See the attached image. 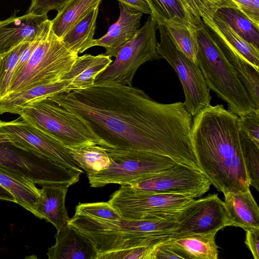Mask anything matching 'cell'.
<instances>
[{
  "label": "cell",
  "instance_id": "obj_1",
  "mask_svg": "<svg viewBox=\"0 0 259 259\" xmlns=\"http://www.w3.org/2000/svg\"><path fill=\"white\" fill-rule=\"evenodd\" d=\"M50 99L84 121L107 148L153 153L200 171L184 103L164 104L139 88L94 84Z\"/></svg>",
  "mask_w": 259,
  "mask_h": 259
},
{
  "label": "cell",
  "instance_id": "obj_2",
  "mask_svg": "<svg viewBox=\"0 0 259 259\" xmlns=\"http://www.w3.org/2000/svg\"><path fill=\"white\" fill-rule=\"evenodd\" d=\"M191 141L201 171L218 191L249 189L238 115L210 105L194 117Z\"/></svg>",
  "mask_w": 259,
  "mask_h": 259
},
{
  "label": "cell",
  "instance_id": "obj_3",
  "mask_svg": "<svg viewBox=\"0 0 259 259\" xmlns=\"http://www.w3.org/2000/svg\"><path fill=\"white\" fill-rule=\"evenodd\" d=\"M176 215L153 220L122 218L112 221L75 213L67 225L88 239L100 254L153 246L168 240L176 234Z\"/></svg>",
  "mask_w": 259,
  "mask_h": 259
},
{
  "label": "cell",
  "instance_id": "obj_4",
  "mask_svg": "<svg viewBox=\"0 0 259 259\" xmlns=\"http://www.w3.org/2000/svg\"><path fill=\"white\" fill-rule=\"evenodd\" d=\"M197 63L209 88L228 105V110L240 116L256 110L236 72L212 34L202 21L196 26Z\"/></svg>",
  "mask_w": 259,
  "mask_h": 259
},
{
  "label": "cell",
  "instance_id": "obj_5",
  "mask_svg": "<svg viewBox=\"0 0 259 259\" xmlns=\"http://www.w3.org/2000/svg\"><path fill=\"white\" fill-rule=\"evenodd\" d=\"M77 56L54 34L51 26L25 64L13 74L7 96L61 80Z\"/></svg>",
  "mask_w": 259,
  "mask_h": 259
},
{
  "label": "cell",
  "instance_id": "obj_6",
  "mask_svg": "<svg viewBox=\"0 0 259 259\" xmlns=\"http://www.w3.org/2000/svg\"><path fill=\"white\" fill-rule=\"evenodd\" d=\"M16 114L53 136L69 149L92 145L107 148L84 121L50 97L29 103Z\"/></svg>",
  "mask_w": 259,
  "mask_h": 259
},
{
  "label": "cell",
  "instance_id": "obj_7",
  "mask_svg": "<svg viewBox=\"0 0 259 259\" xmlns=\"http://www.w3.org/2000/svg\"><path fill=\"white\" fill-rule=\"evenodd\" d=\"M0 169L41 186L69 187L79 181L82 173L10 142L0 143Z\"/></svg>",
  "mask_w": 259,
  "mask_h": 259
},
{
  "label": "cell",
  "instance_id": "obj_8",
  "mask_svg": "<svg viewBox=\"0 0 259 259\" xmlns=\"http://www.w3.org/2000/svg\"><path fill=\"white\" fill-rule=\"evenodd\" d=\"M157 29L156 22L150 16L134 37L118 51L114 61L98 75L94 84L133 86L134 76L142 64L162 58L157 53Z\"/></svg>",
  "mask_w": 259,
  "mask_h": 259
},
{
  "label": "cell",
  "instance_id": "obj_9",
  "mask_svg": "<svg viewBox=\"0 0 259 259\" xmlns=\"http://www.w3.org/2000/svg\"><path fill=\"white\" fill-rule=\"evenodd\" d=\"M104 148L110 163L104 170L87 174L92 187H101L110 184L130 185L177 163L168 157L153 153Z\"/></svg>",
  "mask_w": 259,
  "mask_h": 259
},
{
  "label": "cell",
  "instance_id": "obj_10",
  "mask_svg": "<svg viewBox=\"0 0 259 259\" xmlns=\"http://www.w3.org/2000/svg\"><path fill=\"white\" fill-rule=\"evenodd\" d=\"M194 200L183 194L142 191L127 185H121L108 202L122 218L153 220L176 215Z\"/></svg>",
  "mask_w": 259,
  "mask_h": 259
},
{
  "label": "cell",
  "instance_id": "obj_11",
  "mask_svg": "<svg viewBox=\"0 0 259 259\" xmlns=\"http://www.w3.org/2000/svg\"><path fill=\"white\" fill-rule=\"evenodd\" d=\"M157 25L160 34L157 53L177 73L184 92V104L194 117L210 105V89L197 63L180 50L164 24L158 23Z\"/></svg>",
  "mask_w": 259,
  "mask_h": 259
},
{
  "label": "cell",
  "instance_id": "obj_12",
  "mask_svg": "<svg viewBox=\"0 0 259 259\" xmlns=\"http://www.w3.org/2000/svg\"><path fill=\"white\" fill-rule=\"evenodd\" d=\"M0 132L4 134L10 142L18 148L83 172L69 149L53 136L20 117L12 121L0 120Z\"/></svg>",
  "mask_w": 259,
  "mask_h": 259
},
{
  "label": "cell",
  "instance_id": "obj_13",
  "mask_svg": "<svg viewBox=\"0 0 259 259\" xmlns=\"http://www.w3.org/2000/svg\"><path fill=\"white\" fill-rule=\"evenodd\" d=\"M211 185L201 171L177 163L130 184L133 188L147 192L179 194L199 197Z\"/></svg>",
  "mask_w": 259,
  "mask_h": 259
},
{
  "label": "cell",
  "instance_id": "obj_14",
  "mask_svg": "<svg viewBox=\"0 0 259 259\" xmlns=\"http://www.w3.org/2000/svg\"><path fill=\"white\" fill-rule=\"evenodd\" d=\"M176 219L177 226L172 237L218 232L224 227L233 226L224 202L217 194L195 199L178 213Z\"/></svg>",
  "mask_w": 259,
  "mask_h": 259
},
{
  "label": "cell",
  "instance_id": "obj_15",
  "mask_svg": "<svg viewBox=\"0 0 259 259\" xmlns=\"http://www.w3.org/2000/svg\"><path fill=\"white\" fill-rule=\"evenodd\" d=\"M49 20L47 13L12 15L0 20V56L22 42L34 40L44 31Z\"/></svg>",
  "mask_w": 259,
  "mask_h": 259
},
{
  "label": "cell",
  "instance_id": "obj_16",
  "mask_svg": "<svg viewBox=\"0 0 259 259\" xmlns=\"http://www.w3.org/2000/svg\"><path fill=\"white\" fill-rule=\"evenodd\" d=\"M120 15L107 33L98 39H94L92 47L105 49V55L115 57L118 51L136 34L140 27L142 13L119 3Z\"/></svg>",
  "mask_w": 259,
  "mask_h": 259
},
{
  "label": "cell",
  "instance_id": "obj_17",
  "mask_svg": "<svg viewBox=\"0 0 259 259\" xmlns=\"http://www.w3.org/2000/svg\"><path fill=\"white\" fill-rule=\"evenodd\" d=\"M55 238L47 253L49 259H96L98 253L91 242L68 225L57 230Z\"/></svg>",
  "mask_w": 259,
  "mask_h": 259
},
{
  "label": "cell",
  "instance_id": "obj_18",
  "mask_svg": "<svg viewBox=\"0 0 259 259\" xmlns=\"http://www.w3.org/2000/svg\"><path fill=\"white\" fill-rule=\"evenodd\" d=\"M69 187L44 185L40 189L36 217L53 224L57 230L67 225L70 219L65 207V198Z\"/></svg>",
  "mask_w": 259,
  "mask_h": 259
},
{
  "label": "cell",
  "instance_id": "obj_19",
  "mask_svg": "<svg viewBox=\"0 0 259 259\" xmlns=\"http://www.w3.org/2000/svg\"><path fill=\"white\" fill-rule=\"evenodd\" d=\"M112 62L111 58L104 54L77 56L70 71L61 79L70 83V90L83 89L94 84L98 75Z\"/></svg>",
  "mask_w": 259,
  "mask_h": 259
},
{
  "label": "cell",
  "instance_id": "obj_20",
  "mask_svg": "<svg viewBox=\"0 0 259 259\" xmlns=\"http://www.w3.org/2000/svg\"><path fill=\"white\" fill-rule=\"evenodd\" d=\"M202 21L216 40L239 52L259 71V49L241 37L217 12L213 18Z\"/></svg>",
  "mask_w": 259,
  "mask_h": 259
},
{
  "label": "cell",
  "instance_id": "obj_21",
  "mask_svg": "<svg viewBox=\"0 0 259 259\" xmlns=\"http://www.w3.org/2000/svg\"><path fill=\"white\" fill-rule=\"evenodd\" d=\"M224 195V204L233 226L244 230L259 228V208L250 189Z\"/></svg>",
  "mask_w": 259,
  "mask_h": 259
},
{
  "label": "cell",
  "instance_id": "obj_22",
  "mask_svg": "<svg viewBox=\"0 0 259 259\" xmlns=\"http://www.w3.org/2000/svg\"><path fill=\"white\" fill-rule=\"evenodd\" d=\"M69 87L68 80L61 79L6 96L0 100V114L5 113L16 114L20 108L32 101L70 92Z\"/></svg>",
  "mask_w": 259,
  "mask_h": 259
},
{
  "label": "cell",
  "instance_id": "obj_23",
  "mask_svg": "<svg viewBox=\"0 0 259 259\" xmlns=\"http://www.w3.org/2000/svg\"><path fill=\"white\" fill-rule=\"evenodd\" d=\"M217 232L192 234L172 237L167 241L187 255L188 258L218 259L215 241Z\"/></svg>",
  "mask_w": 259,
  "mask_h": 259
},
{
  "label": "cell",
  "instance_id": "obj_24",
  "mask_svg": "<svg viewBox=\"0 0 259 259\" xmlns=\"http://www.w3.org/2000/svg\"><path fill=\"white\" fill-rule=\"evenodd\" d=\"M0 185L12 193L17 203L36 216L40 189L34 183L0 169Z\"/></svg>",
  "mask_w": 259,
  "mask_h": 259
},
{
  "label": "cell",
  "instance_id": "obj_25",
  "mask_svg": "<svg viewBox=\"0 0 259 259\" xmlns=\"http://www.w3.org/2000/svg\"><path fill=\"white\" fill-rule=\"evenodd\" d=\"M102 0H69L51 21L54 34L61 39L64 35L90 11L99 7Z\"/></svg>",
  "mask_w": 259,
  "mask_h": 259
},
{
  "label": "cell",
  "instance_id": "obj_26",
  "mask_svg": "<svg viewBox=\"0 0 259 259\" xmlns=\"http://www.w3.org/2000/svg\"><path fill=\"white\" fill-rule=\"evenodd\" d=\"M98 12L99 7L90 11L62 37L70 50L78 54L92 47Z\"/></svg>",
  "mask_w": 259,
  "mask_h": 259
},
{
  "label": "cell",
  "instance_id": "obj_27",
  "mask_svg": "<svg viewBox=\"0 0 259 259\" xmlns=\"http://www.w3.org/2000/svg\"><path fill=\"white\" fill-rule=\"evenodd\" d=\"M163 24L180 50L192 61L197 63L196 26L179 18L165 21Z\"/></svg>",
  "mask_w": 259,
  "mask_h": 259
},
{
  "label": "cell",
  "instance_id": "obj_28",
  "mask_svg": "<svg viewBox=\"0 0 259 259\" xmlns=\"http://www.w3.org/2000/svg\"><path fill=\"white\" fill-rule=\"evenodd\" d=\"M190 23L199 25L202 19L213 18L217 11L224 8L238 9L231 0H179Z\"/></svg>",
  "mask_w": 259,
  "mask_h": 259
},
{
  "label": "cell",
  "instance_id": "obj_29",
  "mask_svg": "<svg viewBox=\"0 0 259 259\" xmlns=\"http://www.w3.org/2000/svg\"><path fill=\"white\" fill-rule=\"evenodd\" d=\"M70 150L74 160L87 174L100 171L110 165L109 157L105 148L100 146L88 145Z\"/></svg>",
  "mask_w": 259,
  "mask_h": 259
},
{
  "label": "cell",
  "instance_id": "obj_30",
  "mask_svg": "<svg viewBox=\"0 0 259 259\" xmlns=\"http://www.w3.org/2000/svg\"><path fill=\"white\" fill-rule=\"evenodd\" d=\"M217 13L244 39L259 49V28L238 9L224 8Z\"/></svg>",
  "mask_w": 259,
  "mask_h": 259
},
{
  "label": "cell",
  "instance_id": "obj_31",
  "mask_svg": "<svg viewBox=\"0 0 259 259\" xmlns=\"http://www.w3.org/2000/svg\"><path fill=\"white\" fill-rule=\"evenodd\" d=\"M145 1L151 10V16L157 24H163L165 21L176 18H179L190 23L179 0Z\"/></svg>",
  "mask_w": 259,
  "mask_h": 259
},
{
  "label": "cell",
  "instance_id": "obj_32",
  "mask_svg": "<svg viewBox=\"0 0 259 259\" xmlns=\"http://www.w3.org/2000/svg\"><path fill=\"white\" fill-rule=\"evenodd\" d=\"M30 42H23L0 56V100L8 94L20 56Z\"/></svg>",
  "mask_w": 259,
  "mask_h": 259
},
{
  "label": "cell",
  "instance_id": "obj_33",
  "mask_svg": "<svg viewBox=\"0 0 259 259\" xmlns=\"http://www.w3.org/2000/svg\"><path fill=\"white\" fill-rule=\"evenodd\" d=\"M244 160L250 186L259 191V147L240 132Z\"/></svg>",
  "mask_w": 259,
  "mask_h": 259
},
{
  "label": "cell",
  "instance_id": "obj_34",
  "mask_svg": "<svg viewBox=\"0 0 259 259\" xmlns=\"http://www.w3.org/2000/svg\"><path fill=\"white\" fill-rule=\"evenodd\" d=\"M75 213L105 220L117 221L122 218L108 201L79 203L76 207Z\"/></svg>",
  "mask_w": 259,
  "mask_h": 259
},
{
  "label": "cell",
  "instance_id": "obj_35",
  "mask_svg": "<svg viewBox=\"0 0 259 259\" xmlns=\"http://www.w3.org/2000/svg\"><path fill=\"white\" fill-rule=\"evenodd\" d=\"M159 244L100 253L96 259H154L155 249Z\"/></svg>",
  "mask_w": 259,
  "mask_h": 259
},
{
  "label": "cell",
  "instance_id": "obj_36",
  "mask_svg": "<svg viewBox=\"0 0 259 259\" xmlns=\"http://www.w3.org/2000/svg\"><path fill=\"white\" fill-rule=\"evenodd\" d=\"M240 132L259 147V110L238 116Z\"/></svg>",
  "mask_w": 259,
  "mask_h": 259
},
{
  "label": "cell",
  "instance_id": "obj_37",
  "mask_svg": "<svg viewBox=\"0 0 259 259\" xmlns=\"http://www.w3.org/2000/svg\"><path fill=\"white\" fill-rule=\"evenodd\" d=\"M69 0H31L27 14L40 15L51 10L59 11Z\"/></svg>",
  "mask_w": 259,
  "mask_h": 259
},
{
  "label": "cell",
  "instance_id": "obj_38",
  "mask_svg": "<svg viewBox=\"0 0 259 259\" xmlns=\"http://www.w3.org/2000/svg\"><path fill=\"white\" fill-rule=\"evenodd\" d=\"M238 9L259 28V0H231Z\"/></svg>",
  "mask_w": 259,
  "mask_h": 259
},
{
  "label": "cell",
  "instance_id": "obj_39",
  "mask_svg": "<svg viewBox=\"0 0 259 259\" xmlns=\"http://www.w3.org/2000/svg\"><path fill=\"white\" fill-rule=\"evenodd\" d=\"M188 258L179 249L167 240L160 243L156 248L154 259Z\"/></svg>",
  "mask_w": 259,
  "mask_h": 259
},
{
  "label": "cell",
  "instance_id": "obj_40",
  "mask_svg": "<svg viewBox=\"0 0 259 259\" xmlns=\"http://www.w3.org/2000/svg\"><path fill=\"white\" fill-rule=\"evenodd\" d=\"M244 230L246 232L245 244L254 258L259 259V228H248Z\"/></svg>",
  "mask_w": 259,
  "mask_h": 259
},
{
  "label": "cell",
  "instance_id": "obj_41",
  "mask_svg": "<svg viewBox=\"0 0 259 259\" xmlns=\"http://www.w3.org/2000/svg\"><path fill=\"white\" fill-rule=\"evenodd\" d=\"M119 3L142 13L151 15V10L145 0H117Z\"/></svg>",
  "mask_w": 259,
  "mask_h": 259
},
{
  "label": "cell",
  "instance_id": "obj_42",
  "mask_svg": "<svg viewBox=\"0 0 259 259\" xmlns=\"http://www.w3.org/2000/svg\"><path fill=\"white\" fill-rule=\"evenodd\" d=\"M0 200L16 203L14 196L11 192L0 185Z\"/></svg>",
  "mask_w": 259,
  "mask_h": 259
},
{
  "label": "cell",
  "instance_id": "obj_43",
  "mask_svg": "<svg viewBox=\"0 0 259 259\" xmlns=\"http://www.w3.org/2000/svg\"><path fill=\"white\" fill-rule=\"evenodd\" d=\"M6 142H10V141L4 134L0 132V143Z\"/></svg>",
  "mask_w": 259,
  "mask_h": 259
}]
</instances>
